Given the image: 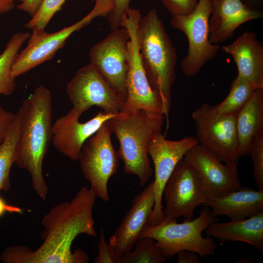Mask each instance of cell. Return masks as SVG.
Returning <instances> with one entry per match:
<instances>
[{"label":"cell","instance_id":"23","mask_svg":"<svg viewBox=\"0 0 263 263\" xmlns=\"http://www.w3.org/2000/svg\"><path fill=\"white\" fill-rule=\"evenodd\" d=\"M22 114L20 109L15 113L6 137L0 145V192L11 188L10 174L15 162L17 147L21 127Z\"/></svg>","mask_w":263,"mask_h":263},{"label":"cell","instance_id":"31","mask_svg":"<svg viewBox=\"0 0 263 263\" xmlns=\"http://www.w3.org/2000/svg\"><path fill=\"white\" fill-rule=\"evenodd\" d=\"M98 254L94 259V263H117L114 251L105 240L104 231L101 227L97 244Z\"/></svg>","mask_w":263,"mask_h":263},{"label":"cell","instance_id":"20","mask_svg":"<svg viewBox=\"0 0 263 263\" xmlns=\"http://www.w3.org/2000/svg\"><path fill=\"white\" fill-rule=\"evenodd\" d=\"M212 216H225L231 220H243L263 212V190L241 188L209 201Z\"/></svg>","mask_w":263,"mask_h":263},{"label":"cell","instance_id":"29","mask_svg":"<svg viewBox=\"0 0 263 263\" xmlns=\"http://www.w3.org/2000/svg\"><path fill=\"white\" fill-rule=\"evenodd\" d=\"M31 249L25 245H12L1 254L0 260L5 263H26Z\"/></svg>","mask_w":263,"mask_h":263},{"label":"cell","instance_id":"4","mask_svg":"<svg viewBox=\"0 0 263 263\" xmlns=\"http://www.w3.org/2000/svg\"><path fill=\"white\" fill-rule=\"evenodd\" d=\"M164 117L138 110L120 113L109 120L112 132L119 142L117 153L124 163V171L136 176L141 187L152 174L148 148L152 136L161 130Z\"/></svg>","mask_w":263,"mask_h":263},{"label":"cell","instance_id":"27","mask_svg":"<svg viewBox=\"0 0 263 263\" xmlns=\"http://www.w3.org/2000/svg\"><path fill=\"white\" fill-rule=\"evenodd\" d=\"M67 0H43L37 12L24 27L32 30L34 28L44 29L50 20Z\"/></svg>","mask_w":263,"mask_h":263},{"label":"cell","instance_id":"2","mask_svg":"<svg viewBox=\"0 0 263 263\" xmlns=\"http://www.w3.org/2000/svg\"><path fill=\"white\" fill-rule=\"evenodd\" d=\"M19 108L22 122L15 164L28 172L33 188L44 200L48 188L43 175V162L51 143L53 125L50 91L43 85L38 86Z\"/></svg>","mask_w":263,"mask_h":263},{"label":"cell","instance_id":"12","mask_svg":"<svg viewBox=\"0 0 263 263\" xmlns=\"http://www.w3.org/2000/svg\"><path fill=\"white\" fill-rule=\"evenodd\" d=\"M73 108L80 116L91 107L106 114H117L125 103L102 74L91 63L79 68L67 84Z\"/></svg>","mask_w":263,"mask_h":263},{"label":"cell","instance_id":"24","mask_svg":"<svg viewBox=\"0 0 263 263\" xmlns=\"http://www.w3.org/2000/svg\"><path fill=\"white\" fill-rule=\"evenodd\" d=\"M30 35L28 32L16 33L0 54V95H9L15 91L16 78L12 75V66L21 46Z\"/></svg>","mask_w":263,"mask_h":263},{"label":"cell","instance_id":"34","mask_svg":"<svg viewBox=\"0 0 263 263\" xmlns=\"http://www.w3.org/2000/svg\"><path fill=\"white\" fill-rule=\"evenodd\" d=\"M43 0H23L17 8L29 14L32 17L38 10Z\"/></svg>","mask_w":263,"mask_h":263},{"label":"cell","instance_id":"38","mask_svg":"<svg viewBox=\"0 0 263 263\" xmlns=\"http://www.w3.org/2000/svg\"><path fill=\"white\" fill-rule=\"evenodd\" d=\"M248 7L253 9H258L263 5V0H242Z\"/></svg>","mask_w":263,"mask_h":263},{"label":"cell","instance_id":"13","mask_svg":"<svg viewBox=\"0 0 263 263\" xmlns=\"http://www.w3.org/2000/svg\"><path fill=\"white\" fill-rule=\"evenodd\" d=\"M198 144L197 138L192 136H186L178 140L167 139L161 130L152 136L148 152L155 170V203L147 224L154 225L163 220L162 200L164 186L178 163L189 149Z\"/></svg>","mask_w":263,"mask_h":263},{"label":"cell","instance_id":"1","mask_svg":"<svg viewBox=\"0 0 263 263\" xmlns=\"http://www.w3.org/2000/svg\"><path fill=\"white\" fill-rule=\"evenodd\" d=\"M96 197L87 187H82L70 201L58 204L42 218L44 230L42 244L32 250L27 263H87L88 254L81 249L72 252L75 238L84 234L96 237L93 211Z\"/></svg>","mask_w":263,"mask_h":263},{"label":"cell","instance_id":"32","mask_svg":"<svg viewBox=\"0 0 263 263\" xmlns=\"http://www.w3.org/2000/svg\"><path fill=\"white\" fill-rule=\"evenodd\" d=\"M114 7L108 15V19L112 30L120 27L121 20L130 7L131 0H113Z\"/></svg>","mask_w":263,"mask_h":263},{"label":"cell","instance_id":"39","mask_svg":"<svg viewBox=\"0 0 263 263\" xmlns=\"http://www.w3.org/2000/svg\"><path fill=\"white\" fill-rule=\"evenodd\" d=\"M216 1V0H213V5L215 4Z\"/></svg>","mask_w":263,"mask_h":263},{"label":"cell","instance_id":"7","mask_svg":"<svg viewBox=\"0 0 263 263\" xmlns=\"http://www.w3.org/2000/svg\"><path fill=\"white\" fill-rule=\"evenodd\" d=\"M111 10L107 1L97 0L91 11L73 25L53 33L33 29L26 47L19 52L13 63L12 75L16 78L51 59L73 33L89 25L95 18L107 17Z\"/></svg>","mask_w":263,"mask_h":263},{"label":"cell","instance_id":"6","mask_svg":"<svg viewBox=\"0 0 263 263\" xmlns=\"http://www.w3.org/2000/svg\"><path fill=\"white\" fill-rule=\"evenodd\" d=\"M141 17L139 10L129 7L121 20L120 27L128 30L130 39L127 43V97L120 113L142 110L152 115H164L162 103L150 85L139 54L136 31Z\"/></svg>","mask_w":263,"mask_h":263},{"label":"cell","instance_id":"37","mask_svg":"<svg viewBox=\"0 0 263 263\" xmlns=\"http://www.w3.org/2000/svg\"><path fill=\"white\" fill-rule=\"evenodd\" d=\"M23 0H0V14L6 13L15 7L16 1L22 2Z\"/></svg>","mask_w":263,"mask_h":263},{"label":"cell","instance_id":"18","mask_svg":"<svg viewBox=\"0 0 263 263\" xmlns=\"http://www.w3.org/2000/svg\"><path fill=\"white\" fill-rule=\"evenodd\" d=\"M263 17L262 11L248 7L242 0H216L209 21V41L224 42L243 23Z\"/></svg>","mask_w":263,"mask_h":263},{"label":"cell","instance_id":"5","mask_svg":"<svg viewBox=\"0 0 263 263\" xmlns=\"http://www.w3.org/2000/svg\"><path fill=\"white\" fill-rule=\"evenodd\" d=\"M204 206L199 215L190 221L178 223L175 219H169L154 225L146 224L139 238H153L155 245L168 259L183 250L194 251L203 258L213 256L218 245L213 238L204 237L203 232L217 219L212 216L209 207Z\"/></svg>","mask_w":263,"mask_h":263},{"label":"cell","instance_id":"17","mask_svg":"<svg viewBox=\"0 0 263 263\" xmlns=\"http://www.w3.org/2000/svg\"><path fill=\"white\" fill-rule=\"evenodd\" d=\"M155 203L153 180L134 197L132 206L111 236L109 244L118 259L131 250L152 210Z\"/></svg>","mask_w":263,"mask_h":263},{"label":"cell","instance_id":"19","mask_svg":"<svg viewBox=\"0 0 263 263\" xmlns=\"http://www.w3.org/2000/svg\"><path fill=\"white\" fill-rule=\"evenodd\" d=\"M222 51L230 55L242 76L256 89L263 88V44L252 32H244Z\"/></svg>","mask_w":263,"mask_h":263},{"label":"cell","instance_id":"8","mask_svg":"<svg viewBox=\"0 0 263 263\" xmlns=\"http://www.w3.org/2000/svg\"><path fill=\"white\" fill-rule=\"evenodd\" d=\"M213 0H199L191 13L186 15L171 16V26L187 37L188 54L181 63V69L188 77L196 75L208 61L218 54L220 46L209 40V21Z\"/></svg>","mask_w":263,"mask_h":263},{"label":"cell","instance_id":"9","mask_svg":"<svg viewBox=\"0 0 263 263\" xmlns=\"http://www.w3.org/2000/svg\"><path fill=\"white\" fill-rule=\"evenodd\" d=\"M236 114L219 113L213 106L204 103L191 115L196 127L198 144L223 162L237 167L241 156Z\"/></svg>","mask_w":263,"mask_h":263},{"label":"cell","instance_id":"26","mask_svg":"<svg viewBox=\"0 0 263 263\" xmlns=\"http://www.w3.org/2000/svg\"><path fill=\"white\" fill-rule=\"evenodd\" d=\"M155 240L151 237L139 238L134 249L123 254L117 263H163L166 258L155 244Z\"/></svg>","mask_w":263,"mask_h":263},{"label":"cell","instance_id":"25","mask_svg":"<svg viewBox=\"0 0 263 263\" xmlns=\"http://www.w3.org/2000/svg\"><path fill=\"white\" fill-rule=\"evenodd\" d=\"M256 88L240 75L233 81L230 91L220 103L214 106V110L221 114L236 113L248 101Z\"/></svg>","mask_w":263,"mask_h":263},{"label":"cell","instance_id":"14","mask_svg":"<svg viewBox=\"0 0 263 263\" xmlns=\"http://www.w3.org/2000/svg\"><path fill=\"white\" fill-rule=\"evenodd\" d=\"M116 28L90 51V63L102 74L125 102L129 70L127 43L130 34L125 28Z\"/></svg>","mask_w":263,"mask_h":263},{"label":"cell","instance_id":"30","mask_svg":"<svg viewBox=\"0 0 263 263\" xmlns=\"http://www.w3.org/2000/svg\"><path fill=\"white\" fill-rule=\"evenodd\" d=\"M199 0H161L171 16L186 15L197 7Z\"/></svg>","mask_w":263,"mask_h":263},{"label":"cell","instance_id":"28","mask_svg":"<svg viewBox=\"0 0 263 263\" xmlns=\"http://www.w3.org/2000/svg\"><path fill=\"white\" fill-rule=\"evenodd\" d=\"M249 155L253 163V175L258 190H263V129L259 131L252 139Z\"/></svg>","mask_w":263,"mask_h":263},{"label":"cell","instance_id":"40","mask_svg":"<svg viewBox=\"0 0 263 263\" xmlns=\"http://www.w3.org/2000/svg\"></svg>","mask_w":263,"mask_h":263},{"label":"cell","instance_id":"15","mask_svg":"<svg viewBox=\"0 0 263 263\" xmlns=\"http://www.w3.org/2000/svg\"><path fill=\"white\" fill-rule=\"evenodd\" d=\"M183 158L197 172L210 201L242 187L237 167L223 162L199 144L189 149Z\"/></svg>","mask_w":263,"mask_h":263},{"label":"cell","instance_id":"22","mask_svg":"<svg viewBox=\"0 0 263 263\" xmlns=\"http://www.w3.org/2000/svg\"><path fill=\"white\" fill-rule=\"evenodd\" d=\"M236 127L240 156L249 155L252 139L263 129V88L256 89L236 113Z\"/></svg>","mask_w":263,"mask_h":263},{"label":"cell","instance_id":"21","mask_svg":"<svg viewBox=\"0 0 263 263\" xmlns=\"http://www.w3.org/2000/svg\"><path fill=\"white\" fill-rule=\"evenodd\" d=\"M204 232L221 243L244 242L263 252V212L243 220L214 222Z\"/></svg>","mask_w":263,"mask_h":263},{"label":"cell","instance_id":"16","mask_svg":"<svg viewBox=\"0 0 263 263\" xmlns=\"http://www.w3.org/2000/svg\"><path fill=\"white\" fill-rule=\"evenodd\" d=\"M117 114H106L101 111L93 118L82 123L79 121L80 116L72 108L53 123L51 143L64 156L72 160H78L85 141L106 121Z\"/></svg>","mask_w":263,"mask_h":263},{"label":"cell","instance_id":"36","mask_svg":"<svg viewBox=\"0 0 263 263\" xmlns=\"http://www.w3.org/2000/svg\"><path fill=\"white\" fill-rule=\"evenodd\" d=\"M22 209L19 207L12 206L7 204L0 196V217L5 212L11 213H16L21 214L22 213Z\"/></svg>","mask_w":263,"mask_h":263},{"label":"cell","instance_id":"35","mask_svg":"<svg viewBox=\"0 0 263 263\" xmlns=\"http://www.w3.org/2000/svg\"><path fill=\"white\" fill-rule=\"evenodd\" d=\"M178 263H199V255L196 252L188 250L179 251L176 254Z\"/></svg>","mask_w":263,"mask_h":263},{"label":"cell","instance_id":"3","mask_svg":"<svg viewBox=\"0 0 263 263\" xmlns=\"http://www.w3.org/2000/svg\"><path fill=\"white\" fill-rule=\"evenodd\" d=\"M136 35L147 77L151 88L161 100L163 114L168 125L172 86L176 79V49L155 9L141 17Z\"/></svg>","mask_w":263,"mask_h":263},{"label":"cell","instance_id":"11","mask_svg":"<svg viewBox=\"0 0 263 263\" xmlns=\"http://www.w3.org/2000/svg\"><path fill=\"white\" fill-rule=\"evenodd\" d=\"M163 196L165 202L163 220L183 217L185 221L191 220L195 208L210 201L197 172L184 158L167 181Z\"/></svg>","mask_w":263,"mask_h":263},{"label":"cell","instance_id":"33","mask_svg":"<svg viewBox=\"0 0 263 263\" xmlns=\"http://www.w3.org/2000/svg\"><path fill=\"white\" fill-rule=\"evenodd\" d=\"M15 113L5 110L0 106V145L4 141Z\"/></svg>","mask_w":263,"mask_h":263},{"label":"cell","instance_id":"10","mask_svg":"<svg viewBox=\"0 0 263 263\" xmlns=\"http://www.w3.org/2000/svg\"><path fill=\"white\" fill-rule=\"evenodd\" d=\"M109 120L84 143L78 160L81 171L96 198L109 201L108 183L118 168V157L111 141Z\"/></svg>","mask_w":263,"mask_h":263}]
</instances>
